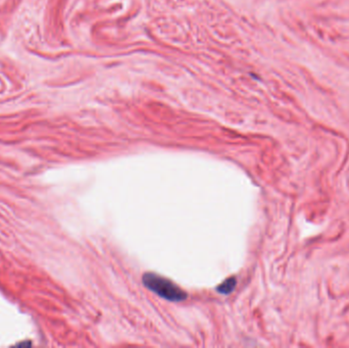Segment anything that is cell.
Returning a JSON list of instances; mask_svg holds the SVG:
<instances>
[{
	"instance_id": "6da1fadb",
	"label": "cell",
	"mask_w": 349,
	"mask_h": 348,
	"mask_svg": "<svg viewBox=\"0 0 349 348\" xmlns=\"http://www.w3.org/2000/svg\"><path fill=\"white\" fill-rule=\"evenodd\" d=\"M144 286L159 296L169 301L180 302L187 298V293L177 286L171 280L154 273H147L143 276Z\"/></svg>"
},
{
	"instance_id": "7a4b0ae2",
	"label": "cell",
	"mask_w": 349,
	"mask_h": 348,
	"mask_svg": "<svg viewBox=\"0 0 349 348\" xmlns=\"http://www.w3.org/2000/svg\"><path fill=\"white\" fill-rule=\"evenodd\" d=\"M236 285H237V280L235 277H231V278H228L227 280H225L222 284H220L218 287H217V291L221 294H224V295H228L230 293H232L234 291V289L236 288Z\"/></svg>"
}]
</instances>
